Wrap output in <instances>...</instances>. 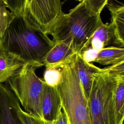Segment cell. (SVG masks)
Returning <instances> with one entry per match:
<instances>
[{"mask_svg": "<svg viewBox=\"0 0 124 124\" xmlns=\"http://www.w3.org/2000/svg\"><path fill=\"white\" fill-rule=\"evenodd\" d=\"M78 0V1H79V2H80V1H82V0Z\"/></svg>", "mask_w": 124, "mask_h": 124, "instance_id": "603a6c76", "label": "cell"}, {"mask_svg": "<svg viewBox=\"0 0 124 124\" xmlns=\"http://www.w3.org/2000/svg\"><path fill=\"white\" fill-rule=\"evenodd\" d=\"M16 16L24 14L27 0H1Z\"/></svg>", "mask_w": 124, "mask_h": 124, "instance_id": "ac0fdd59", "label": "cell"}, {"mask_svg": "<svg viewBox=\"0 0 124 124\" xmlns=\"http://www.w3.org/2000/svg\"><path fill=\"white\" fill-rule=\"evenodd\" d=\"M19 102L8 85L0 84V124H23L18 115Z\"/></svg>", "mask_w": 124, "mask_h": 124, "instance_id": "52a82bcc", "label": "cell"}, {"mask_svg": "<svg viewBox=\"0 0 124 124\" xmlns=\"http://www.w3.org/2000/svg\"><path fill=\"white\" fill-rule=\"evenodd\" d=\"M61 67H46L43 79L46 84L55 88L58 86L62 78Z\"/></svg>", "mask_w": 124, "mask_h": 124, "instance_id": "2e32d148", "label": "cell"}, {"mask_svg": "<svg viewBox=\"0 0 124 124\" xmlns=\"http://www.w3.org/2000/svg\"><path fill=\"white\" fill-rule=\"evenodd\" d=\"M42 119L52 123L62 110L61 97L57 88L45 84L40 99Z\"/></svg>", "mask_w": 124, "mask_h": 124, "instance_id": "9c48e42d", "label": "cell"}, {"mask_svg": "<svg viewBox=\"0 0 124 124\" xmlns=\"http://www.w3.org/2000/svg\"><path fill=\"white\" fill-rule=\"evenodd\" d=\"M109 46L124 48V43L119 40L110 22L104 23L101 20L83 49L92 48L99 51Z\"/></svg>", "mask_w": 124, "mask_h": 124, "instance_id": "ba28073f", "label": "cell"}, {"mask_svg": "<svg viewBox=\"0 0 124 124\" xmlns=\"http://www.w3.org/2000/svg\"><path fill=\"white\" fill-rule=\"evenodd\" d=\"M89 8L95 14L100 15L109 0H83Z\"/></svg>", "mask_w": 124, "mask_h": 124, "instance_id": "ffe728a7", "label": "cell"}, {"mask_svg": "<svg viewBox=\"0 0 124 124\" xmlns=\"http://www.w3.org/2000/svg\"><path fill=\"white\" fill-rule=\"evenodd\" d=\"M52 124H69L67 116L62 109Z\"/></svg>", "mask_w": 124, "mask_h": 124, "instance_id": "7402d4cb", "label": "cell"}, {"mask_svg": "<svg viewBox=\"0 0 124 124\" xmlns=\"http://www.w3.org/2000/svg\"><path fill=\"white\" fill-rule=\"evenodd\" d=\"M26 63L0 46V84L7 81Z\"/></svg>", "mask_w": 124, "mask_h": 124, "instance_id": "7c38bea8", "label": "cell"}, {"mask_svg": "<svg viewBox=\"0 0 124 124\" xmlns=\"http://www.w3.org/2000/svg\"><path fill=\"white\" fill-rule=\"evenodd\" d=\"M63 13L61 0H27L24 15L46 33Z\"/></svg>", "mask_w": 124, "mask_h": 124, "instance_id": "8992f818", "label": "cell"}, {"mask_svg": "<svg viewBox=\"0 0 124 124\" xmlns=\"http://www.w3.org/2000/svg\"><path fill=\"white\" fill-rule=\"evenodd\" d=\"M76 54L67 44L61 42L54 43L45 56L43 64L45 67H61L70 62Z\"/></svg>", "mask_w": 124, "mask_h": 124, "instance_id": "30bf717a", "label": "cell"}, {"mask_svg": "<svg viewBox=\"0 0 124 124\" xmlns=\"http://www.w3.org/2000/svg\"><path fill=\"white\" fill-rule=\"evenodd\" d=\"M36 69L32 65L25 63L7 82L24 110L42 119L40 99L45 82L37 76Z\"/></svg>", "mask_w": 124, "mask_h": 124, "instance_id": "5b68a950", "label": "cell"}, {"mask_svg": "<svg viewBox=\"0 0 124 124\" xmlns=\"http://www.w3.org/2000/svg\"><path fill=\"white\" fill-rule=\"evenodd\" d=\"M75 61L78 77L88 100L92 87L93 74L98 70L99 67L92 63L85 62L78 54H76Z\"/></svg>", "mask_w": 124, "mask_h": 124, "instance_id": "8fae6325", "label": "cell"}, {"mask_svg": "<svg viewBox=\"0 0 124 124\" xmlns=\"http://www.w3.org/2000/svg\"><path fill=\"white\" fill-rule=\"evenodd\" d=\"M111 74L117 77H124V61L106 67Z\"/></svg>", "mask_w": 124, "mask_h": 124, "instance_id": "44dd1931", "label": "cell"}, {"mask_svg": "<svg viewBox=\"0 0 124 124\" xmlns=\"http://www.w3.org/2000/svg\"><path fill=\"white\" fill-rule=\"evenodd\" d=\"M124 61V48L109 46L100 50L94 62L103 65H111Z\"/></svg>", "mask_w": 124, "mask_h": 124, "instance_id": "5bb4252c", "label": "cell"}, {"mask_svg": "<svg viewBox=\"0 0 124 124\" xmlns=\"http://www.w3.org/2000/svg\"><path fill=\"white\" fill-rule=\"evenodd\" d=\"M18 115L23 124H52L42 118L25 112L21 107L18 110Z\"/></svg>", "mask_w": 124, "mask_h": 124, "instance_id": "d6986e66", "label": "cell"}, {"mask_svg": "<svg viewBox=\"0 0 124 124\" xmlns=\"http://www.w3.org/2000/svg\"><path fill=\"white\" fill-rule=\"evenodd\" d=\"M75 55L61 67V81L57 89L69 124H92L88 101L77 73Z\"/></svg>", "mask_w": 124, "mask_h": 124, "instance_id": "3957f363", "label": "cell"}, {"mask_svg": "<svg viewBox=\"0 0 124 124\" xmlns=\"http://www.w3.org/2000/svg\"><path fill=\"white\" fill-rule=\"evenodd\" d=\"M54 45L48 35L24 14L16 16L0 37L2 48L37 68L44 65L45 56Z\"/></svg>", "mask_w": 124, "mask_h": 124, "instance_id": "6da1fadb", "label": "cell"}, {"mask_svg": "<svg viewBox=\"0 0 124 124\" xmlns=\"http://www.w3.org/2000/svg\"><path fill=\"white\" fill-rule=\"evenodd\" d=\"M116 124H123L124 119V77L117 78L113 95Z\"/></svg>", "mask_w": 124, "mask_h": 124, "instance_id": "9a60e30c", "label": "cell"}, {"mask_svg": "<svg viewBox=\"0 0 124 124\" xmlns=\"http://www.w3.org/2000/svg\"><path fill=\"white\" fill-rule=\"evenodd\" d=\"M119 77L106 68L93 74V82L88 104L92 124H116L114 91Z\"/></svg>", "mask_w": 124, "mask_h": 124, "instance_id": "277c9868", "label": "cell"}, {"mask_svg": "<svg viewBox=\"0 0 124 124\" xmlns=\"http://www.w3.org/2000/svg\"><path fill=\"white\" fill-rule=\"evenodd\" d=\"M101 20L100 15L91 11L82 0L68 13H63L46 33L52 36L54 43L63 42L79 54Z\"/></svg>", "mask_w": 124, "mask_h": 124, "instance_id": "7a4b0ae2", "label": "cell"}, {"mask_svg": "<svg viewBox=\"0 0 124 124\" xmlns=\"http://www.w3.org/2000/svg\"><path fill=\"white\" fill-rule=\"evenodd\" d=\"M111 15V22L119 40L124 43V4L120 2H109L106 5Z\"/></svg>", "mask_w": 124, "mask_h": 124, "instance_id": "4fadbf2b", "label": "cell"}, {"mask_svg": "<svg viewBox=\"0 0 124 124\" xmlns=\"http://www.w3.org/2000/svg\"><path fill=\"white\" fill-rule=\"evenodd\" d=\"M6 8L4 2L0 0V37L3 36L16 16L11 12L8 11Z\"/></svg>", "mask_w": 124, "mask_h": 124, "instance_id": "e0dca14e", "label": "cell"}]
</instances>
